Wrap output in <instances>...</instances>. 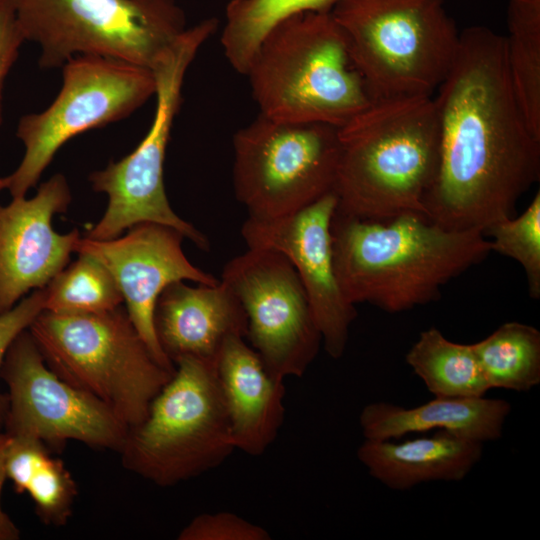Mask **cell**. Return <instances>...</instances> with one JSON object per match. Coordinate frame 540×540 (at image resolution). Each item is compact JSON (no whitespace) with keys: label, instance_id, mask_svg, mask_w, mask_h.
Segmentation results:
<instances>
[{"label":"cell","instance_id":"cell-6","mask_svg":"<svg viewBox=\"0 0 540 540\" xmlns=\"http://www.w3.org/2000/svg\"><path fill=\"white\" fill-rule=\"evenodd\" d=\"M46 364L128 428L146 417L174 371L161 365L121 306L90 314L43 310L28 328Z\"/></svg>","mask_w":540,"mask_h":540},{"label":"cell","instance_id":"cell-29","mask_svg":"<svg viewBox=\"0 0 540 540\" xmlns=\"http://www.w3.org/2000/svg\"><path fill=\"white\" fill-rule=\"evenodd\" d=\"M45 287L36 289L21 299L12 309L0 315V372L4 357L13 340L28 329L44 310ZM7 410V395L0 392V429Z\"/></svg>","mask_w":540,"mask_h":540},{"label":"cell","instance_id":"cell-18","mask_svg":"<svg viewBox=\"0 0 540 540\" xmlns=\"http://www.w3.org/2000/svg\"><path fill=\"white\" fill-rule=\"evenodd\" d=\"M235 449L263 454L285 418L284 381L273 378L244 337L226 340L216 362Z\"/></svg>","mask_w":540,"mask_h":540},{"label":"cell","instance_id":"cell-22","mask_svg":"<svg viewBox=\"0 0 540 540\" xmlns=\"http://www.w3.org/2000/svg\"><path fill=\"white\" fill-rule=\"evenodd\" d=\"M405 360L435 397H483L490 390L472 344L450 341L435 327L420 333Z\"/></svg>","mask_w":540,"mask_h":540},{"label":"cell","instance_id":"cell-17","mask_svg":"<svg viewBox=\"0 0 540 540\" xmlns=\"http://www.w3.org/2000/svg\"><path fill=\"white\" fill-rule=\"evenodd\" d=\"M160 347L173 363L185 356L216 361L227 339L246 338L247 316L234 292L221 280L215 285H168L154 310Z\"/></svg>","mask_w":540,"mask_h":540},{"label":"cell","instance_id":"cell-31","mask_svg":"<svg viewBox=\"0 0 540 540\" xmlns=\"http://www.w3.org/2000/svg\"><path fill=\"white\" fill-rule=\"evenodd\" d=\"M9 442L10 435L5 431L0 432V540H18L21 536L19 528L3 510L1 504V493L7 479L6 454Z\"/></svg>","mask_w":540,"mask_h":540},{"label":"cell","instance_id":"cell-8","mask_svg":"<svg viewBox=\"0 0 540 540\" xmlns=\"http://www.w3.org/2000/svg\"><path fill=\"white\" fill-rule=\"evenodd\" d=\"M217 24L209 18L186 28L152 69L156 105L150 128L130 154L89 175L92 189L106 194L108 203L85 237L109 240L137 224L157 223L176 229L198 248L209 249L208 238L172 209L165 190L164 162L186 72Z\"/></svg>","mask_w":540,"mask_h":540},{"label":"cell","instance_id":"cell-3","mask_svg":"<svg viewBox=\"0 0 540 540\" xmlns=\"http://www.w3.org/2000/svg\"><path fill=\"white\" fill-rule=\"evenodd\" d=\"M338 133L337 211L365 220L425 216L423 200L439 163L432 96L373 102Z\"/></svg>","mask_w":540,"mask_h":540},{"label":"cell","instance_id":"cell-9","mask_svg":"<svg viewBox=\"0 0 540 540\" xmlns=\"http://www.w3.org/2000/svg\"><path fill=\"white\" fill-rule=\"evenodd\" d=\"M25 41L40 48L42 69L78 55L153 69L187 28L174 0H7Z\"/></svg>","mask_w":540,"mask_h":540},{"label":"cell","instance_id":"cell-21","mask_svg":"<svg viewBox=\"0 0 540 540\" xmlns=\"http://www.w3.org/2000/svg\"><path fill=\"white\" fill-rule=\"evenodd\" d=\"M6 474L17 493H27L40 520L65 525L73 510L77 485L64 463L31 436H12L6 454Z\"/></svg>","mask_w":540,"mask_h":540},{"label":"cell","instance_id":"cell-2","mask_svg":"<svg viewBox=\"0 0 540 540\" xmlns=\"http://www.w3.org/2000/svg\"><path fill=\"white\" fill-rule=\"evenodd\" d=\"M336 276L353 305L400 313L436 300L440 289L491 252L479 230H447L419 214L365 220L335 211Z\"/></svg>","mask_w":540,"mask_h":540},{"label":"cell","instance_id":"cell-30","mask_svg":"<svg viewBox=\"0 0 540 540\" xmlns=\"http://www.w3.org/2000/svg\"><path fill=\"white\" fill-rule=\"evenodd\" d=\"M25 39L15 12L7 0H0V126L3 120V90L5 80L16 62Z\"/></svg>","mask_w":540,"mask_h":540},{"label":"cell","instance_id":"cell-7","mask_svg":"<svg viewBox=\"0 0 540 540\" xmlns=\"http://www.w3.org/2000/svg\"><path fill=\"white\" fill-rule=\"evenodd\" d=\"M174 366L119 451L127 470L160 487L208 472L235 450L216 361L185 356Z\"/></svg>","mask_w":540,"mask_h":540},{"label":"cell","instance_id":"cell-27","mask_svg":"<svg viewBox=\"0 0 540 540\" xmlns=\"http://www.w3.org/2000/svg\"><path fill=\"white\" fill-rule=\"evenodd\" d=\"M491 251L517 261L524 269L529 296L540 297V192L518 217L501 220L486 228Z\"/></svg>","mask_w":540,"mask_h":540},{"label":"cell","instance_id":"cell-14","mask_svg":"<svg viewBox=\"0 0 540 540\" xmlns=\"http://www.w3.org/2000/svg\"><path fill=\"white\" fill-rule=\"evenodd\" d=\"M336 208L337 198L331 192L286 216H248L241 228L248 248L278 251L293 265L309 299L324 349L334 359L345 352L349 328L357 316L335 272L331 223Z\"/></svg>","mask_w":540,"mask_h":540},{"label":"cell","instance_id":"cell-5","mask_svg":"<svg viewBox=\"0 0 540 540\" xmlns=\"http://www.w3.org/2000/svg\"><path fill=\"white\" fill-rule=\"evenodd\" d=\"M330 13L373 102L432 96L459 45L445 0H338Z\"/></svg>","mask_w":540,"mask_h":540},{"label":"cell","instance_id":"cell-25","mask_svg":"<svg viewBox=\"0 0 540 540\" xmlns=\"http://www.w3.org/2000/svg\"><path fill=\"white\" fill-rule=\"evenodd\" d=\"M338 0H231L221 33L223 53L245 75L264 36L279 22L303 12H331Z\"/></svg>","mask_w":540,"mask_h":540},{"label":"cell","instance_id":"cell-11","mask_svg":"<svg viewBox=\"0 0 540 540\" xmlns=\"http://www.w3.org/2000/svg\"><path fill=\"white\" fill-rule=\"evenodd\" d=\"M61 69L62 85L51 104L18 121L24 154L7 176L12 198L26 196L66 142L130 116L155 95L153 71L123 60L78 55Z\"/></svg>","mask_w":540,"mask_h":540},{"label":"cell","instance_id":"cell-20","mask_svg":"<svg viewBox=\"0 0 540 540\" xmlns=\"http://www.w3.org/2000/svg\"><path fill=\"white\" fill-rule=\"evenodd\" d=\"M504 399L483 397H435L406 408L379 401L366 405L359 424L365 439L396 440L410 433L446 430L479 442L501 438L511 412Z\"/></svg>","mask_w":540,"mask_h":540},{"label":"cell","instance_id":"cell-26","mask_svg":"<svg viewBox=\"0 0 540 540\" xmlns=\"http://www.w3.org/2000/svg\"><path fill=\"white\" fill-rule=\"evenodd\" d=\"M45 287L44 310L90 314L121 306L122 294L109 270L94 256L79 252Z\"/></svg>","mask_w":540,"mask_h":540},{"label":"cell","instance_id":"cell-32","mask_svg":"<svg viewBox=\"0 0 540 540\" xmlns=\"http://www.w3.org/2000/svg\"><path fill=\"white\" fill-rule=\"evenodd\" d=\"M8 188V177H0V192Z\"/></svg>","mask_w":540,"mask_h":540},{"label":"cell","instance_id":"cell-13","mask_svg":"<svg viewBox=\"0 0 540 540\" xmlns=\"http://www.w3.org/2000/svg\"><path fill=\"white\" fill-rule=\"evenodd\" d=\"M0 377L8 393L3 428L60 449L68 441L119 452L129 428L101 401L60 378L28 329L11 343Z\"/></svg>","mask_w":540,"mask_h":540},{"label":"cell","instance_id":"cell-4","mask_svg":"<svg viewBox=\"0 0 540 540\" xmlns=\"http://www.w3.org/2000/svg\"><path fill=\"white\" fill-rule=\"evenodd\" d=\"M245 76L259 113L340 128L373 101L330 12H303L262 39Z\"/></svg>","mask_w":540,"mask_h":540},{"label":"cell","instance_id":"cell-15","mask_svg":"<svg viewBox=\"0 0 540 540\" xmlns=\"http://www.w3.org/2000/svg\"><path fill=\"white\" fill-rule=\"evenodd\" d=\"M184 238L172 227L141 223L109 240L80 237L75 247L76 253L94 256L109 270L131 322L155 359L172 371L175 366L162 351L154 328L159 295L177 281L206 285L220 281L188 260L182 249Z\"/></svg>","mask_w":540,"mask_h":540},{"label":"cell","instance_id":"cell-24","mask_svg":"<svg viewBox=\"0 0 540 540\" xmlns=\"http://www.w3.org/2000/svg\"><path fill=\"white\" fill-rule=\"evenodd\" d=\"M472 346L490 389L528 392L540 384L537 328L506 322Z\"/></svg>","mask_w":540,"mask_h":540},{"label":"cell","instance_id":"cell-23","mask_svg":"<svg viewBox=\"0 0 540 540\" xmlns=\"http://www.w3.org/2000/svg\"><path fill=\"white\" fill-rule=\"evenodd\" d=\"M506 62L511 86L534 135L540 138V0H509Z\"/></svg>","mask_w":540,"mask_h":540},{"label":"cell","instance_id":"cell-28","mask_svg":"<svg viewBox=\"0 0 540 540\" xmlns=\"http://www.w3.org/2000/svg\"><path fill=\"white\" fill-rule=\"evenodd\" d=\"M179 540H269L262 526L227 511L203 513L193 518L178 534Z\"/></svg>","mask_w":540,"mask_h":540},{"label":"cell","instance_id":"cell-10","mask_svg":"<svg viewBox=\"0 0 540 540\" xmlns=\"http://www.w3.org/2000/svg\"><path fill=\"white\" fill-rule=\"evenodd\" d=\"M339 128L262 114L233 136V187L248 216L277 218L333 192Z\"/></svg>","mask_w":540,"mask_h":540},{"label":"cell","instance_id":"cell-1","mask_svg":"<svg viewBox=\"0 0 540 540\" xmlns=\"http://www.w3.org/2000/svg\"><path fill=\"white\" fill-rule=\"evenodd\" d=\"M436 91L439 163L425 216L447 230L484 232L515 216L540 178V138L515 98L504 36L485 26L462 30Z\"/></svg>","mask_w":540,"mask_h":540},{"label":"cell","instance_id":"cell-19","mask_svg":"<svg viewBox=\"0 0 540 540\" xmlns=\"http://www.w3.org/2000/svg\"><path fill=\"white\" fill-rule=\"evenodd\" d=\"M484 443L446 430L402 442L365 439L357 450L368 473L392 490L431 481H461L480 461Z\"/></svg>","mask_w":540,"mask_h":540},{"label":"cell","instance_id":"cell-16","mask_svg":"<svg viewBox=\"0 0 540 540\" xmlns=\"http://www.w3.org/2000/svg\"><path fill=\"white\" fill-rule=\"evenodd\" d=\"M71 199L67 179L57 173L33 197L0 204V315L46 287L68 264L80 232L58 233L52 220L67 211Z\"/></svg>","mask_w":540,"mask_h":540},{"label":"cell","instance_id":"cell-12","mask_svg":"<svg viewBox=\"0 0 540 540\" xmlns=\"http://www.w3.org/2000/svg\"><path fill=\"white\" fill-rule=\"evenodd\" d=\"M247 316L246 338L275 379L301 377L316 358L322 336L304 286L280 252L247 248L222 271Z\"/></svg>","mask_w":540,"mask_h":540}]
</instances>
